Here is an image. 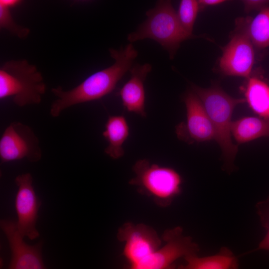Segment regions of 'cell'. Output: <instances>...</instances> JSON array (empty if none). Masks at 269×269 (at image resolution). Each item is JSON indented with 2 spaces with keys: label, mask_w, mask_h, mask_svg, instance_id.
<instances>
[{
  "label": "cell",
  "mask_w": 269,
  "mask_h": 269,
  "mask_svg": "<svg viewBox=\"0 0 269 269\" xmlns=\"http://www.w3.org/2000/svg\"><path fill=\"white\" fill-rule=\"evenodd\" d=\"M186 264L176 269H239L238 257L226 247H222L216 254L200 257L191 255L184 258Z\"/></svg>",
  "instance_id": "obj_14"
},
{
  "label": "cell",
  "mask_w": 269,
  "mask_h": 269,
  "mask_svg": "<svg viewBox=\"0 0 269 269\" xmlns=\"http://www.w3.org/2000/svg\"><path fill=\"white\" fill-rule=\"evenodd\" d=\"M109 52L115 60L111 66L91 74L72 89L65 91L61 86L51 89L57 97L50 108L52 117L59 116L64 110L72 106L98 100L111 93L125 73L130 70L138 55L131 43L119 50L111 48Z\"/></svg>",
  "instance_id": "obj_1"
},
{
  "label": "cell",
  "mask_w": 269,
  "mask_h": 269,
  "mask_svg": "<svg viewBox=\"0 0 269 269\" xmlns=\"http://www.w3.org/2000/svg\"><path fill=\"white\" fill-rule=\"evenodd\" d=\"M200 6L198 0H182L180 2L177 15L186 31L192 34L193 26Z\"/></svg>",
  "instance_id": "obj_19"
},
{
  "label": "cell",
  "mask_w": 269,
  "mask_h": 269,
  "mask_svg": "<svg viewBox=\"0 0 269 269\" xmlns=\"http://www.w3.org/2000/svg\"><path fill=\"white\" fill-rule=\"evenodd\" d=\"M46 90L41 73L27 60H10L0 66V100L11 97L19 107L38 104Z\"/></svg>",
  "instance_id": "obj_4"
},
{
  "label": "cell",
  "mask_w": 269,
  "mask_h": 269,
  "mask_svg": "<svg viewBox=\"0 0 269 269\" xmlns=\"http://www.w3.org/2000/svg\"><path fill=\"white\" fill-rule=\"evenodd\" d=\"M222 51L219 66L223 74L246 78L251 76L255 62L254 45L239 18L235 32Z\"/></svg>",
  "instance_id": "obj_8"
},
{
  "label": "cell",
  "mask_w": 269,
  "mask_h": 269,
  "mask_svg": "<svg viewBox=\"0 0 269 269\" xmlns=\"http://www.w3.org/2000/svg\"><path fill=\"white\" fill-rule=\"evenodd\" d=\"M226 1L224 0H198L200 9L208 6L220 4Z\"/></svg>",
  "instance_id": "obj_23"
},
{
  "label": "cell",
  "mask_w": 269,
  "mask_h": 269,
  "mask_svg": "<svg viewBox=\"0 0 269 269\" xmlns=\"http://www.w3.org/2000/svg\"><path fill=\"white\" fill-rule=\"evenodd\" d=\"M256 209L262 227L266 234L254 251L265 250L269 251V196L265 199L258 202Z\"/></svg>",
  "instance_id": "obj_21"
},
{
  "label": "cell",
  "mask_w": 269,
  "mask_h": 269,
  "mask_svg": "<svg viewBox=\"0 0 269 269\" xmlns=\"http://www.w3.org/2000/svg\"><path fill=\"white\" fill-rule=\"evenodd\" d=\"M239 19L254 46L263 49L269 46V6L260 11L254 18Z\"/></svg>",
  "instance_id": "obj_18"
},
{
  "label": "cell",
  "mask_w": 269,
  "mask_h": 269,
  "mask_svg": "<svg viewBox=\"0 0 269 269\" xmlns=\"http://www.w3.org/2000/svg\"><path fill=\"white\" fill-rule=\"evenodd\" d=\"M231 134L238 144L262 137H269V120L247 116L233 121Z\"/></svg>",
  "instance_id": "obj_17"
},
{
  "label": "cell",
  "mask_w": 269,
  "mask_h": 269,
  "mask_svg": "<svg viewBox=\"0 0 269 269\" xmlns=\"http://www.w3.org/2000/svg\"><path fill=\"white\" fill-rule=\"evenodd\" d=\"M129 127L122 115L110 116L105 126L103 135L108 142L105 152L111 158L117 159L124 153L123 144L129 135Z\"/></svg>",
  "instance_id": "obj_16"
},
{
  "label": "cell",
  "mask_w": 269,
  "mask_h": 269,
  "mask_svg": "<svg viewBox=\"0 0 269 269\" xmlns=\"http://www.w3.org/2000/svg\"><path fill=\"white\" fill-rule=\"evenodd\" d=\"M166 269H176V268L175 265L173 264L169 267H168Z\"/></svg>",
  "instance_id": "obj_25"
},
{
  "label": "cell",
  "mask_w": 269,
  "mask_h": 269,
  "mask_svg": "<svg viewBox=\"0 0 269 269\" xmlns=\"http://www.w3.org/2000/svg\"><path fill=\"white\" fill-rule=\"evenodd\" d=\"M32 182V175L29 173L18 175L14 179L18 188L15 199L17 229L23 238L26 237L31 240L39 236L35 225L40 205Z\"/></svg>",
  "instance_id": "obj_10"
},
{
  "label": "cell",
  "mask_w": 269,
  "mask_h": 269,
  "mask_svg": "<svg viewBox=\"0 0 269 269\" xmlns=\"http://www.w3.org/2000/svg\"><path fill=\"white\" fill-rule=\"evenodd\" d=\"M0 227L11 252L7 269H46L41 257L42 242L33 246L27 244L17 230L16 222L12 220H1Z\"/></svg>",
  "instance_id": "obj_12"
},
{
  "label": "cell",
  "mask_w": 269,
  "mask_h": 269,
  "mask_svg": "<svg viewBox=\"0 0 269 269\" xmlns=\"http://www.w3.org/2000/svg\"><path fill=\"white\" fill-rule=\"evenodd\" d=\"M21 2L19 0H0V4L10 8L18 5Z\"/></svg>",
  "instance_id": "obj_24"
},
{
  "label": "cell",
  "mask_w": 269,
  "mask_h": 269,
  "mask_svg": "<svg viewBox=\"0 0 269 269\" xmlns=\"http://www.w3.org/2000/svg\"><path fill=\"white\" fill-rule=\"evenodd\" d=\"M165 244L148 255L130 269H166L177 259L197 255L199 245L190 236L183 235L182 229L177 227L166 231L163 235Z\"/></svg>",
  "instance_id": "obj_7"
},
{
  "label": "cell",
  "mask_w": 269,
  "mask_h": 269,
  "mask_svg": "<svg viewBox=\"0 0 269 269\" xmlns=\"http://www.w3.org/2000/svg\"><path fill=\"white\" fill-rule=\"evenodd\" d=\"M10 8L0 4V27L5 29L13 35L26 39L30 33V29L16 23L10 12Z\"/></svg>",
  "instance_id": "obj_20"
},
{
  "label": "cell",
  "mask_w": 269,
  "mask_h": 269,
  "mask_svg": "<svg viewBox=\"0 0 269 269\" xmlns=\"http://www.w3.org/2000/svg\"><path fill=\"white\" fill-rule=\"evenodd\" d=\"M191 87L211 121L215 132V140L221 149L225 166L231 170L238 151L232 139V117L236 107L246 100L230 96L217 85L203 88L192 84Z\"/></svg>",
  "instance_id": "obj_2"
},
{
  "label": "cell",
  "mask_w": 269,
  "mask_h": 269,
  "mask_svg": "<svg viewBox=\"0 0 269 269\" xmlns=\"http://www.w3.org/2000/svg\"><path fill=\"white\" fill-rule=\"evenodd\" d=\"M133 170L135 176L130 181V184L137 187L139 192L151 197L160 206L169 205L181 192L182 178L171 167L151 163L143 159L135 162Z\"/></svg>",
  "instance_id": "obj_5"
},
{
  "label": "cell",
  "mask_w": 269,
  "mask_h": 269,
  "mask_svg": "<svg viewBox=\"0 0 269 269\" xmlns=\"http://www.w3.org/2000/svg\"><path fill=\"white\" fill-rule=\"evenodd\" d=\"M117 236L124 243L123 254L132 266L156 250L161 244L155 231L143 224L125 223L119 229Z\"/></svg>",
  "instance_id": "obj_11"
},
{
  "label": "cell",
  "mask_w": 269,
  "mask_h": 269,
  "mask_svg": "<svg viewBox=\"0 0 269 269\" xmlns=\"http://www.w3.org/2000/svg\"><path fill=\"white\" fill-rule=\"evenodd\" d=\"M146 15L147 18L137 29L128 35L130 42L151 39L167 50L172 59L182 42L195 37L183 28L169 0L158 1Z\"/></svg>",
  "instance_id": "obj_3"
},
{
  "label": "cell",
  "mask_w": 269,
  "mask_h": 269,
  "mask_svg": "<svg viewBox=\"0 0 269 269\" xmlns=\"http://www.w3.org/2000/svg\"><path fill=\"white\" fill-rule=\"evenodd\" d=\"M151 68V65L148 63L132 66L130 69V79L123 85L119 93L125 109L142 117L146 116L144 82Z\"/></svg>",
  "instance_id": "obj_13"
},
{
  "label": "cell",
  "mask_w": 269,
  "mask_h": 269,
  "mask_svg": "<svg viewBox=\"0 0 269 269\" xmlns=\"http://www.w3.org/2000/svg\"><path fill=\"white\" fill-rule=\"evenodd\" d=\"M41 157L39 139L29 126L13 122L5 128L0 138L1 163L23 159L36 162Z\"/></svg>",
  "instance_id": "obj_6"
},
{
  "label": "cell",
  "mask_w": 269,
  "mask_h": 269,
  "mask_svg": "<svg viewBox=\"0 0 269 269\" xmlns=\"http://www.w3.org/2000/svg\"><path fill=\"white\" fill-rule=\"evenodd\" d=\"M186 120L175 127L178 139L192 144L215 139L214 129L198 96L192 90L183 96Z\"/></svg>",
  "instance_id": "obj_9"
},
{
  "label": "cell",
  "mask_w": 269,
  "mask_h": 269,
  "mask_svg": "<svg viewBox=\"0 0 269 269\" xmlns=\"http://www.w3.org/2000/svg\"><path fill=\"white\" fill-rule=\"evenodd\" d=\"M245 11L249 12L252 10L261 11L269 6V0H243Z\"/></svg>",
  "instance_id": "obj_22"
},
{
  "label": "cell",
  "mask_w": 269,
  "mask_h": 269,
  "mask_svg": "<svg viewBox=\"0 0 269 269\" xmlns=\"http://www.w3.org/2000/svg\"><path fill=\"white\" fill-rule=\"evenodd\" d=\"M241 90L252 111L258 117L269 120V85L257 76H250Z\"/></svg>",
  "instance_id": "obj_15"
}]
</instances>
